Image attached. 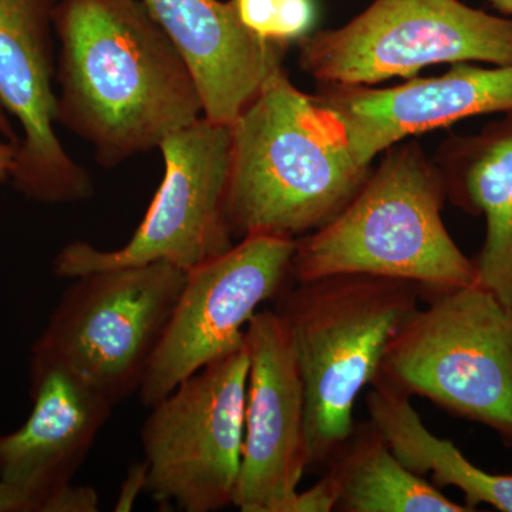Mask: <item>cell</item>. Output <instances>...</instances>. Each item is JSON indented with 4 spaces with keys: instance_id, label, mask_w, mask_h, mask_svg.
I'll return each mask as SVG.
<instances>
[{
    "instance_id": "6da1fadb",
    "label": "cell",
    "mask_w": 512,
    "mask_h": 512,
    "mask_svg": "<svg viewBox=\"0 0 512 512\" xmlns=\"http://www.w3.org/2000/svg\"><path fill=\"white\" fill-rule=\"evenodd\" d=\"M57 123L117 167L204 116L190 67L141 0H59Z\"/></svg>"
},
{
    "instance_id": "7a4b0ae2",
    "label": "cell",
    "mask_w": 512,
    "mask_h": 512,
    "mask_svg": "<svg viewBox=\"0 0 512 512\" xmlns=\"http://www.w3.org/2000/svg\"><path fill=\"white\" fill-rule=\"evenodd\" d=\"M370 173L338 121L281 67L231 124L232 234L305 237L335 220Z\"/></svg>"
},
{
    "instance_id": "3957f363",
    "label": "cell",
    "mask_w": 512,
    "mask_h": 512,
    "mask_svg": "<svg viewBox=\"0 0 512 512\" xmlns=\"http://www.w3.org/2000/svg\"><path fill=\"white\" fill-rule=\"evenodd\" d=\"M446 185L417 141L387 148L376 170L335 220L295 239L293 282L332 275L402 279L431 293L476 284L468 258L444 224Z\"/></svg>"
},
{
    "instance_id": "277c9868",
    "label": "cell",
    "mask_w": 512,
    "mask_h": 512,
    "mask_svg": "<svg viewBox=\"0 0 512 512\" xmlns=\"http://www.w3.org/2000/svg\"><path fill=\"white\" fill-rule=\"evenodd\" d=\"M421 286L372 275L292 282L275 299L305 387L311 467L328 466L355 430L357 397L423 299Z\"/></svg>"
},
{
    "instance_id": "5b68a950",
    "label": "cell",
    "mask_w": 512,
    "mask_h": 512,
    "mask_svg": "<svg viewBox=\"0 0 512 512\" xmlns=\"http://www.w3.org/2000/svg\"><path fill=\"white\" fill-rule=\"evenodd\" d=\"M424 301L393 336L373 384L483 424L512 448V306L477 282Z\"/></svg>"
},
{
    "instance_id": "8992f818",
    "label": "cell",
    "mask_w": 512,
    "mask_h": 512,
    "mask_svg": "<svg viewBox=\"0 0 512 512\" xmlns=\"http://www.w3.org/2000/svg\"><path fill=\"white\" fill-rule=\"evenodd\" d=\"M299 66L319 84L376 86L434 64H512V18L461 0H375L336 29L298 42Z\"/></svg>"
},
{
    "instance_id": "52a82bcc",
    "label": "cell",
    "mask_w": 512,
    "mask_h": 512,
    "mask_svg": "<svg viewBox=\"0 0 512 512\" xmlns=\"http://www.w3.org/2000/svg\"><path fill=\"white\" fill-rule=\"evenodd\" d=\"M188 271L167 261L77 276L33 346L116 407L138 393Z\"/></svg>"
},
{
    "instance_id": "ba28073f",
    "label": "cell",
    "mask_w": 512,
    "mask_h": 512,
    "mask_svg": "<svg viewBox=\"0 0 512 512\" xmlns=\"http://www.w3.org/2000/svg\"><path fill=\"white\" fill-rule=\"evenodd\" d=\"M248 372L245 345L202 367L150 407L141 430L146 493L160 507L215 512L234 505Z\"/></svg>"
},
{
    "instance_id": "9c48e42d",
    "label": "cell",
    "mask_w": 512,
    "mask_h": 512,
    "mask_svg": "<svg viewBox=\"0 0 512 512\" xmlns=\"http://www.w3.org/2000/svg\"><path fill=\"white\" fill-rule=\"evenodd\" d=\"M160 150L163 183L130 241L114 251L87 242L66 245L55 259L57 276L157 261L191 271L234 247L227 211L231 126L202 116L165 138Z\"/></svg>"
},
{
    "instance_id": "30bf717a",
    "label": "cell",
    "mask_w": 512,
    "mask_h": 512,
    "mask_svg": "<svg viewBox=\"0 0 512 512\" xmlns=\"http://www.w3.org/2000/svg\"><path fill=\"white\" fill-rule=\"evenodd\" d=\"M295 239L251 235L188 271L138 394L144 407L168 396L202 367L245 346L259 306L293 282Z\"/></svg>"
},
{
    "instance_id": "8fae6325",
    "label": "cell",
    "mask_w": 512,
    "mask_h": 512,
    "mask_svg": "<svg viewBox=\"0 0 512 512\" xmlns=\"http://www.w3.org/2000/svg\"><path fill=\"white\" fill-rule=\"evenodd\" d=\"M57 2L0 0V104L22 128L9 174L16 190L43 204H72L90 200L94 185L55 130L52 29Z\"/></svg>"
},
{
    "instance_id": "7c38bea8",
    "label": "cell",
    "mask_w": 512,
    "mask_h": 512,
    "mask_svg": "<svg viewBox=\"0 0 512 512\" xmlns=\"http://www.w3.org/2000/svg\"><path fill=\"white\" fill-rule=\"evenodd\" d=\"M245 345V437L234 507L289 512L311 466L305 387L291 332L275 309H264L249 320Z\"/></svg>"
},
{
    "instance_id": "4fadbf2b",
    "label": "cell",
    "mask_w": 512,
    "mask_h": 512,
    "mask_svg": "<svg viewBox=\"0 0 512 512\" xmlns=\"http://www.w3.org/2000/svg\"><path fill=\"white\" fill-rule=\"evenodd\" d=\"M313 97L338 121L357 163L370 167L407 138L473 117L512 113V64L456 63L441 76L413 77L384 89L320 84Z\"/></svg>"
},
{
    "instance_id": "5bb4252c",
    "label": "cell",
    "mask_w": 512,
    "mask_h": 512,
    "mask_svg": "<svg viewBox=\"0 0 512 512\" xmlns=\"http://www.w3.org/2000/svg\"><path fill=\"white\" fill-rule=\"evenodd\" d=\"M30 373L32 413L18 430L0 436V480L25 495L33 512H53L114 406L55 360L32 356Z\"/></svg>"
},
{
    "instance_id": "9a60e30c",
    "label": "cell",
    "mask_w": 512,
    "mask_h": 512,
    "mask_svg": "<svg viewBox=\"0 0 512 512\" xmlns=\"http://www.w3.org/2000/svg\"><path fill=\"white\" fill-rule=\"evenodd\" d=\"M190 67L204 117L231 126L289 46L265 42L242 25L234 2L141 0Z\"/></svg>"
},
{
    "instance_id": "2e32d148",
    "label": "cell",
    "mask_w": 512,
    "mask_h": 512,
    "mask_svg": "<svg viewBox=\"0 0 512 512\" xmlns=\"http://www.w3.org/2000/svg\"><path fill=\"white\" fill-rule=\"evenodd\" d=\"M433 160L447 201L484 217V244L473 259L477 284L512 306V113L476 134H451Z\"/></svg>"
},
{
    "instance_id": "e0dca14e",
    "label": "cell",
    "mask_w": 512,
    "mask_h": 512,
    "mask_svg": "<svg viewBox=\"0 0 512 512\" xmlns=\"http://www.w3.org/2000/svg\"><path fill=\"white\" fill-rule=\"evenodd\" d=\"M410 399L383 384H372L366 397L370 421L404 466L419 476L430 474L437 488H457L471 511L490 505L512 512V473L495 474L476 466L453 441L427 429Z\"/></svg>"
},
{
    "instance_id": "ac0fdd59",
    "label": "cell",
    "mask_w": 512,
    "mask_h": 512,
    "mask_svg": "<svg viewBox=\"0 0 512 512\" xmlns=\"http://www.w3.org/2000/svg\"><path fill=\"white\" fill-rule=\"evenodd\" d=\"M326 467L338 491L335 511L471 512L404 466L370 420L356 424Z\"/></svg>"
},
{
    "instance_id": "d6986e66",
    "label": "cell",
    "mask_w": 512,
    "mask_h": 512,
    "mask_svg": "<svg viewBox=\"0 0 512 512\" xmlns=\"http://www.w3.org/2000/svg\"><path fill=\"white\" fill-rule=\"evenodd\" d=\"M242 25L259 39L291 46L311 33L313 0H232Z\"/></svg>"
},
{
    "instance_id": "ffe728a7",
    "label": "cell",
    "mask_w": 512,
    "mask_h": 512,
    "mask_svg": "<svg viewBox=\"0 0 512 512\" xmlns=\"http://www.w3.org/2000/svg\"><path fill=\"white\" fill-rule=\"evenodd\" d=\"M338 491L328 473L318 483L305 491H299L289 512H330L336 510Z\"/></svg>"
},
{
    "instance_id": "44dd1931",
    "label": "cell",
    "mask_w": 512,
    "mask_h": 512,
    "mask_svg": "<svg viewBox=\"0 0 512 512\" xmlns=\"http://www.w3.org/2000/svg\"><path fill=\"white\" fill-rule=\"evenodd\" d=\"M148 484V470L146 461L131 464L126 477L121 483L119 497L114 504V511L128 512L133 510L137 498L146 493Z\"/></svg>"
},
{
    "instance_id": "7402d4cb",
    "label": "cell",
    "mask_w": 512,
    "mask_h": 512,
    "mask_svg": "<svg viewBox=\"0 0 512 512\" xmlns=\"http://www.w3.org/2000/svg\"><path fill=\"white\" fill-rule=\"evenodd\" d=\"M0 512H33L25 495L0 480Z\"/></svg>"
},
{
    "instance_id": "603a6c76",
    "label": "cell",
    "mask_w": 512,
    "mask_h": 512,
    "mask_svg": "<svg viewBox=\"0 0 512 512\" xmlns=\"http://www.w3.org/2000/svg\"><path fill=\"white\" fill-rule=\"evenodd\" d=\"M16 144L0 143V180L9 177L12 171L13 157H15Z\"/></svg>"
},
{
    "instance_id": "cb8c5ba5",
    "label": "cell",
    "mask_w": 512,
    "mask_h": 512,
    "mask_svg": "<svg viewBox=\"0 0 512 512\" xmlns=\"http://www.w3.org/2000/svg\"><path fill=\"white\" fill-rule=\"evenodd\" d=\"M0 137L5 138L8 143L18 146V136H16L12 123H10L8 113L3 109L2 104H0Z\"/></svg>"
},
{
    "instance_id": "d4e9b609",
    "label": "cell",
    "mask_w": 512,
    "mask_h": 512,
    "mask_svg": "<svg viewBox=\"0 0 512 512\" xmlns=\"http://www.w3.org/2000/svg\"><path fill=\"white\" fill-rule=\"evenodd\" d=\"M490 3L500 15L512 18V0H490Z\"/></svg>"
}]
</instances>
